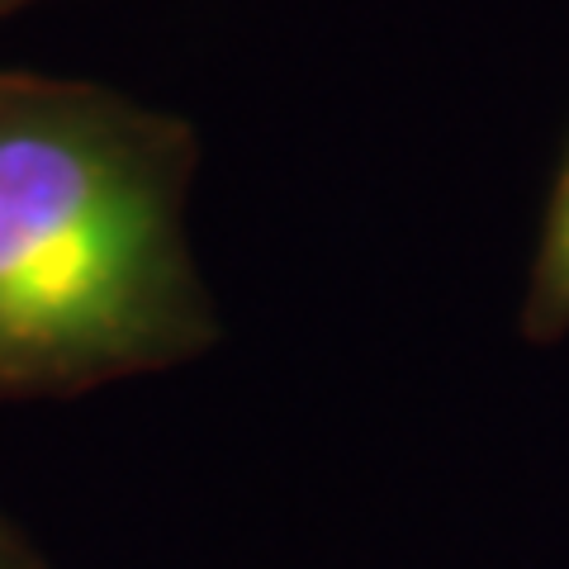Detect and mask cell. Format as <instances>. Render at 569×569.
<instances>
[{
  "mask_svg": "<svg viewBox=\"0 0 569 569\" xmlns=\"http://www.w3.org/2000/svg\"><path fill=\"white\" fill-rule=\"evenodd\" d=\"M194 129L100 81L0 71V408L219 342L190 242Z\"/></svg>",
  "mask_w": 569,
  "mask_h": 569,
  "instance_id": "cell-1",
  "label": "cell"
},
{
  "mask_svg": "<svg viewBox=\"0 0 569 569\" xmlns=\"http://www.w3.org/2000/svg\"><path fill=\"white\" fill-rule=\"evenodd\" d=\"M522 332L531 342H556V337L569 332V162L556 181V194H550V204H546L537 257H531Z\"/></svg>",
  "mask_w": 569,
  "mask_h": 569,
  "instance_id": "cell-2",
  "label": "cell"
},
{
  "mask_svg": "<svg viewBox=\"0 0 569 569\" xmlns=\"http://www.w3.org/2000/svg\"><path fill=\"white\" fill-rule=\"evenodd\" d=\"M20 6H29V0H0V14H10V10H20Z\"/></svg>",
  "mask_w": 569,
  "mask_h": 569,
  "instance_id": "cell-4",
  "label": "cell"
},
{
  "mask_svg": "<svg viewBox=\"0 0 569 569\" xmlns=\"http://www.w3.org/2000/svg\"><path fill=\"white\" fill-rule=\"evenodd\" d=\"M0 569H48L39 556H33V546L6 518H0Z\"/></svg>",
  "mask_w": 569,
  "mask_h": 569,
  "instance_id": "cell-3",
  "label": "cell"
}]
</instances>
